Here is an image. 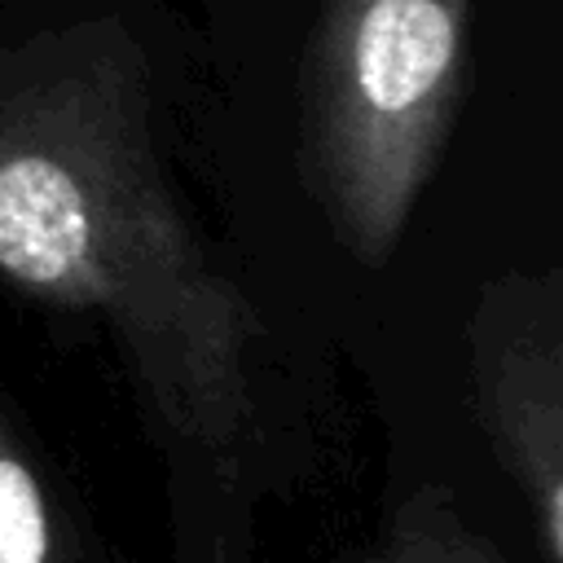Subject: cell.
<instances>
[{
    "mask_svg": "<svg viewBox=\"0 0 563 563\" xmlns=\"http://www.w3.org/2000/svg\"><path fill=\"white\" fill-rule=\"evenodd\" d=\"M0 563H66L48 493L0 413Z\"/></svg>",
    "mask_w": 563,
    "mask_h": 563,
    "instance_id": "obj_5",
    "label": "cell"
},
{
    "mask_svg": "<svg viewBox=\"0 0 563 563\" xmlns=\"http://www.w3.org/2000/svg\"><path fill=\"white\" fill-rule=\"evenodd\" d=\"M356 563H510L440 484L413 488Z\"/></svg>",
    "mask_w": 563,
    "mask_h": 563,
    "instance_id": "obj_4",
    "label": "cell"
},
{
    "mask_svg": "<svg viewBox=\"0 0 563 563\" xmlns=\"http://www.w3.org/2000/svg\"><path fill=\"white\" fill-rule=\"evenodd\" d=\"M471 0H325L299 66V167L339 246L383 268L466 101Z\"/></svg>",
    "mask_w": 563,
    "mask_h": 563,
    "instance_id": "obj_2",
    "label": "cell"
},
{
    "mask_svg": "<svg viewBox=\"0 0 563 563\" xmlns=\"http://www.w3.org/2000/svg\"><path fill=\"white\" fill-rule=\"evenodd\" d=\"M475 409L519 484L545 563H563V277L501 273L466 321Z\"/></svg>",
    "mask_w": 563,
    "mask_h": 563,
    "instance_id": "obj_3",
    "label": "cell"
},
{
    "mask_svg": "<svg viewBox=\"0 0 563 563\" xmlns=\"http://www.w3.org/2000/svg\"><path fill=\"white\" fill-rule=\"evenodd\" d=\"M0 277L106 321L172 440L233 453L255 427V303L163 176L145 48L114 18L0 53Z\"/></svg>",
    "mask_w": 563,
    "mask_h": 563,
    "instance_id": "obj_1",
    "label": "cell"
}]
</instances>
